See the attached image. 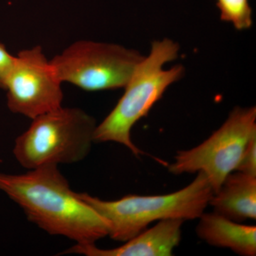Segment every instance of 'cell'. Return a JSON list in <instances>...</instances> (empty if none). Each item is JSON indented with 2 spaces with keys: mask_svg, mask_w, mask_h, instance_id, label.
<instances>
[{
  "mask_svg": "<svg viewBox=\"0 0 256 256\" xmlns=\"http://www.w3.org/2000/svg\"><path fill=\"white\" fill-rule=\"evenodd\" d=\"M0 191L21 207L28 220L46 233L79 245L109 235V224L74 192L57 165L18 174L0 173Z\"/></svg>",
  "mask_w": 256,
  "mask_h": 256,
  "instance_id": "obj_1",
  "label": "cell"
},
{
  "mask_svg": "<svg viewBox=\"0 0 256 256\" xmlns=\"http://www.w3.org/2000/svg\"><path fill=\"white\" fill-rule=\"evenodd\" d=\"M178 44L170 38L152 43L149 55L138 64L117 105L96 126L94 142H117L136 156L143 154L132 142L131 130L148 116L170 86L182 78V65H175L168 70L164 68L165 64L178 58Z\"/></svg>",
  "mask_w": 256,
  "mask_h": 256,
  "instance_id": "obj_2",
  "label": "cell"
},
{
  "mask_svg": "<svg viewBox=\"0 0 256 256\" xmlns=\"http://www.w3.org/2000/svg\"><path fill=\"white\" fill-rule=\"evenodd\" d=\"M214 191L203 173L182 190L163 195H127L106 201L87 193L78 196L107 220L111 238L126 242L154 222L180 218L198 220L210 205Z\"/></svg>",
  "mask_w": 256,
  "mask_h": 256,
  "instance_id": "obj_3",
  "label": "cell"
},
{
  "mask_svg": "<svg viewBox=\"0 0 256 256\" xmlns=\"http://www.w3.org/2000/svg\"><path fill=\"white\" fill-rule=\"evenodd\" d=\"M96 126V120L85 111L62 106L32 119L16 138L13 153L28 170L78 162L92 150Z\"/></svg>",
  "mask_w": 256,
  "mask_h": 256,
  "instance_id": "obj_4",
  "label": "cell"
},
{
  "mask_svg": "<svg viewBox=\"0 0 256 256\" xmlns=\"http://www.w3.org/2000/svg\"><path fill=\"white\" fill-rule=\"evenodd\" d=\"M144 56L116 44L80 40L50 60L62 82L87 92L124 88Z\"/></svg>",
  "mask_w": 256,
  "mask_h": 256,
  "instance_id": "obj_5",
  "label": "cell"
},
{
  "mask_svg": "<svg viewBox=\"0 0 256 256\" xmlns=\"http://www.w3.org/2000/svg\"><path fill=\"white\" fill-rule=\"evenodd\" d=\"M256 134V106H237L206 140L192 149L178 151L168 170L175 175L203 173L215 194L236 169L247 143Z\"/></svg>",
  "mask_w": 256,
  "mask_h": 256,
  "instance_id": "obj_6",
  "label": "cell"
},
{
  "mask_svg": "<svg viewBox=\"0 0 256 256\" xmlns=\"http://www.w3.org/2000/svg\"><path fill=\"white\" fill-rule=\"evenodd\" d=\"M62 84L42 47L22 50L5 84L8 108L32 120L58 108L64 98Z\"/></svg>",
  "mask_w": 256,
  "mask_h": 256,
  "instance_id": "obj_7",
  "label": "cell"
},
{
  "mask_svg": "<svg viewBox=\"0 0 256 256\" xmlns=\"http://www.w3.org/2000/svg\"><path fill=\"white\" fill-rule=\"evenodd\" d=\"M184 220L168 218L158 222L120 246L111 249L99 248L96 244H76L64 254L87 256H171L182 238V227Z\"/></svg>",
  "mask_w": 256,
  "mask_h": 256,
  "instance_id": "obj_8",
  "label": "cell"
},
{
  "mask_svg": "<svg viewBox=\"0 0 256 256\" xmlns=\"http://www.w3.org/2000/svg\"><path fill=\"white\" fill-rule=\"evenodd\" d=\"M196 233L210 246L228 248L238 255H256V226L244 225L213 212L198 218Z\"/></svg>",
  "mask_w": 256,
  "mask_h": 256,
  "instance_id": "obj_9",
  "label": "cell"
},
{
  "mask_svg": "<svg viewBox=\"0 0 256 256\" xmlns=\"http://www.w3.org/2000/svg\"><path fill=\"white\" fill-rule=\"evenodd\" d=\"M210 205L214 212L235 220L256 218V176L234 171L214 194Z\"/></svg>",
  "mask_w": 256,
  "mask_h": 256,
  "instance_id": "obj_10",
  "label": "cell"
},
{
  "mask_svg": "<svg viewBox=\"0 0 256 256\" xmlns=\"http://www.w3.org/2000/svg\"><path fill=\"white\" fill-rule=\"evenodd\" d=\"M220 20L230 22L238 31L252 26V9L249 0H216Z\"/></svg>",
  "mask_w": 256,
  "mask_h": 256,
  "instance_id": "obj_11",
  "label": "cell"
},
{
  "mask_svg": "<svg viewBox=\"0 0 256 256\" xmlns=\"http://www.w3.org/2000/svg\"><path fill=\"white\" fill-rule=\"evenodd\" d=\"M235 171L256 176V134L247 143Z\"/></svg>",
  "mask_w": 256,
  "mask_h": 256,
  "instance_id": "obj_12",
  "label": "cell"
},
{
  "mask_svg": "<svg viewBox=\"0 0 256 256\" xmlns=\"http://www.w3.org/2000/svg\"><path fill=\"white\" fill-rule=\"evenodd\" d=\"M14 60L15 56L12 55L4 45L0 42V88L4 89Z\"/></svg>",
  "mask_w": 256,
  "mask_h": 256,
  "instance_id": "obj_13",
  "label": "cell"
}]
</instances>
